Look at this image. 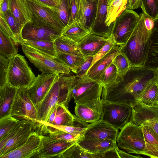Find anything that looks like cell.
Returning <instances> with one entry per match:
<instances>
[{
    "mask_svg": "<svg viewBox=\"0 0 158 158\" xmlns=\"http://www.w3.org/2000/svg\"><path fill=\"white\" fill-rule=\"evenodd\" d=\"M48 137L52 139L69 141H78L81 137L62 131L49 134Z\"/></svg>",
    "mask_w": 158,
    "mask_h": 158,
    "instance_id": "46",
    "label": "cell"
},
{
    "mask_svg": "<svg viewBox=\"0 0 158 158\" xmlns=\"http://www.w3.org/2000/svg\"><path fill=\"white\" fill-rule=\"evenodd\" d=\"M77 142L53 139L43 135L41 145L34 158H59L66 150Z\"/></svg>",
    "mask_w": 158,
    "mask_h": 158,
    "instance_id": "17",
    "label": "cell"
},
{
    "mask_svg": "<svg viewBox=\"0 0 158 158\" xmlns=\"http://www.w3.org/2000/svg\"><path fill=\"white\" fill-rule=\"evenodd\" d=\"M42 137V135L33 131L22 145L1 158H34L41 145Z\"/></svg>",
    "mask_w": 158,
    "mask_h": 158,
    "instance_id": "19",
    "label": "cell"
},
{
    "mask_svg": "<svg viewBox=\"0 0 158 158\" xmlns=\"http://www.w3.org/2000/svg\"><path fill=\"white\" fill-rule=\"evenodd\" d=\"M114 0H108L107 5H110Z\"/></svg>",
    "mask_w": 158,
    "mask_h": 158,
    "instance_id": "57",
    "label": "cell"
},
{
    "mask_svg": "<svg viewBox=\"0 0 158 158\" xmlns=\"http://www.w3.org/2000/svg\"><path fill=\"white\" fill-rule=\"evenodd\" d=\"M3 0H0V3H1Z\"/></svg>",
    "mask_w": 158,
    "mask_h": 158,
    "instance_id": "58",
    "label": "cell"
},
{
    "mask_svg": "<svg viewBox=\"0 0 158 158\" xmlns=\"http://www.w3.org/2000/svg\"><path fill=\"white\" fill-rule=\"evenodd\" d=\"M84 62L76 69L74 74L77 76L86 75L87 72L90 67L93 59V56H89L85 58Z\"/></svg>",
    "mask_w": 158,
    "mask_h": 158,
    "instance_id": "49",
    "label": "cell"
},
{
    "mask_svg": "<svg viewBox=\"0 0 158 158\" xmlns=\"http://www.w3.org/2000/svg\"><path fill=\"white\" fill-rule=\"evenodd\" d=\"M139 14L135 29L127 42L119 46L120 52L126 57L132 66H144L150 47V31L145 24L144 12L142 10Z\"/></svg>",
    "mask_w": 158,
    "mask_h": 158,
    "instance_id": "2",
    "label": "cell"
},
{
    "mask_svg": "<svg viewBox=\"0 0 158 158\" xmlns=\"http://www.w3.org/2000/svg\"><path fill=\"white\" fill-rule=\"evenodd\" d=\"M154 20L145 13V24L147 29L150 31L153 27Z\"/></svg>",
    "mask_w": 158,
    "mask_h": 158,
    "instance_id": "52",
    "label": "cell"
},
{
    "mask_svg": "<svg viewBox=\"0 0 158 158\" xmlns=\"http://www.w3.org/2000/svg\"><path fill=\"white\" fill-rule=\"evenodd\" d=\"M94 158V156L85 151L77 142L66 150L59 158Z\"/></svg>",
    "mask_w": 158,
    "mask_h": 158,
    "instance_id": "37",
    "label": "cell"
},
{
    "mask_svg": "<svg viewBox=\"0 0 158 158\" xmlns=\"http://www.w3.org/2000/svg\"><path fill=\"white\" fill-rule=\"evenodd\" d=\"M136 102L148 106L158 104V86L156 79L149 83L139 95Z\"/></svg>",
    "mask_w": 158,
    "mask_h": 158,
    "instance_id": "32",
    "label": "cell"
},
{
    "mask_svg": "<svg viewBox=\"0 0 158 158\" xmlns=\"http://www.w3.org/2000/svg\"><path fill=\"white\" fill-rule=\"evenodd\" d=\"M68 1L69 14V20L68 24H69L79 19L80 0Z\"/></svg>",
    "mask_w": 158,
    "mask_h": 158,
    "instance_id": "45",
    "label": "cell"
},
{
    "mask_svg": "<svg viewBox=\"0 0 158 158\" xmlns=\"http://www.w3.org/2000/svg\"><path fill=\"white\" fill-rule=\"evenodd\" d=\"M9 60L4 55L0 54V87L6 82V76Z\"/></svg>",
    "mask_w": 158,
    "mask_h": 158,
    "instance_id": "47",
    "label": "cell"
},
{
    "mask_svg": "<svg viewBox=\"0 0 158 158\" xmlns=\"http://www.w3.org/2000/svg\"><path fill=\"white\" fill-rule=\"evenodd\" d=\"M156 82L158 86V68L156 69Z\"/></svg>",
    "mask_w": 158,
    "mask_h": 158,
    "instance_id": "56",
    "label": "cell"
},
{
    "mask_svg": "<svg viewBox=\"0 0 158 158\" xmlns=\"http://www.w3.org/2000/svg\"><path fill=\"white\" fill-rule=\"evenodd\" d=\"M132 114L131 105L102 101L100 119L115 128L121 129L130 121Z\"/></svg>",
    "mask_w": 158,
    "mask_h": 158,
    "instance_id": "10",
    "label": "cell"
},
{
    "mask_svg": "<svg viewBox=\"0 0 158 158\" xmlns=\"http://www.w3.org/2000/svg\"><path fill=\"white\" fill-rule=\"evenodd\" d=\"M6 82L19 88H27L33 83L36 77L24 57L17 54L9 59Z\"/></svg>",
    "mask_w": 158,
    "mask_h": 158,
    "instance_id": "6",
    "label": "cell"
},
{
    "mask_svg": "<svg viewBox=\"0 0 158 158\" xmlns=\"http://www.w3.org/2000/svg\"><path fill=\"white\" fill-rule=\"evenodd\" d=\"M95 0H80L79 19L91 29L95 16Z\"/></svg>",
    "mask_w": 158,
    "mask_h": 158,
    "instance_id": "33",
    "label": "cell"
},
{
    "mask_svg": "<svg viewBox=\"0 0 158 158\" xmlns=\"http://www.w3.org/2000/svg\"><path fill=\"white\" fill-rule=\"evenodd\" d=\"M0 53L8 59L18 54L17 44L0 31Z\"/></svg>",
    "mask_w": 158,
    "mask_h": 158,
    "instance_id": "36",
    "label": "cell"
},
{
    "mask_svg": "<svg viewBox=\"0 0 158 158\" xmlns=\"http://www.w3.org/2000/svg\"><path fill=\"white\" fill-rule=\"evenodd\" d=\"M21 44L29 46L53 59L56 56L53 41L24 40Z\"/></svg>",
    "mask_w": 158,
    "mask_h": 158,
    "instance_id": "34",
    "label": "cell"
},
{
    "mask_svg": "<svg viewBox=\"0 0 158 158\" xmlns=\"http://www.w3.org/2000/svg\"><path fill=\"white\" fill-rule=\"evenodd\" d=\"M69 73L59 74L42 101L36 107L38 120L37 127L47 121L57 104L64 103L68 107V103L71 99L69 85Z\"/></svg>",
    "mask_w": 158,
    "mask_h": 158,
    "instance_id": "3",
    "label": "cell"
},
{
    "mask_svg": "<svg viewBox=\"0 0 158 158\" xmlns=\"http://www.w3.org/2000/svg\"><path fill=\"white\" fill-rule=\"evenodd\" d=\"M20 121L10 115L0 118V139L11 131Z\"/></svg>",
    "mask_w": 158,
    "mask_h": 158,
    "instance_id": "39",
    "label": "cell"
},
{
    "mask_svg": "<svg viewBox=\"0 0 158 158\" xmlns=\"http://www.w3.org/2000/svg\"><path fill=\"white\" fill-rule=\"evenodd\" d=\"M127 0H114L107 6V12L105 21L106 26L112 33L113 23L116 18L126 9Z\"/></svg>",
    "mask_w": 158,
    "mask_h": 158,
    "instance_id": "31",
    "label": "cell"
},
{
    "mask_svg": "<svg viewBox=\"0 0 158 158\" xmlns=\"http://www.w3.org/2000/svg\"><path fill=\"white\" fill-rule=\"evenodd\" d=\"M57 11L64 26L68 24L69 20V14L68 0H59Z\"/></svg>",
    "mask_w": 158,
    "mask_h": 158,
    "instance_id": "43",
    "label": "cell"
},
{
    "mask_svg": "<svg viewBox=\"0 0 158 158\" xmlns=\"http://www.w3.org/2000/svg\"><path fill=\"white\" fill-rule=\"evenodd\" d=\"M116 45L112 35L108 38L104 45L98 53L93 56L90 67L97 60L107 54Z\"/></svg>",
    "mask_w": 158,
    "mask_h": 158,
    "instance_id": "44",
    "label": "cell"
},
{
    "mask_svg": "<svg viewBox=\"0 0 158 158\" xmlns=\"http://www.w3.org/2000/svg\"><path fill=\"white\" fill-rule=\"evenodd\" d=\"M143 132L146 144L145 155L151 158H158V136L151 127L140 126Z\"/></svg>",
    "mask_w": 158,
    "mask_h": 158,
    "instance_id": "29",
    "label": "cell"
},
{
    "mask_svg": "<svg viewBox=\"0 0 158 158\" xmlns=\"http://www.w3.org/2000/svg\"><path fill=\"white\" fill-rule=\"evenodd\" d=\"M120 52L119 46L116 44L107 54L96 61L89 68L86 75L93 80L99 81L101 74Z\"/></svg>",
    "mask_w": 158,
    "mask_h": 158,
    "instance_id": "22",
    "label": "cell"
},
{
    "mask_svg": "<svg viewBox=\"0 0 158 158\" xmlns=\"http://www.w3.org/2000/svg\"><path fill=\"white\" fill-rule=\"evenodd\" d=\"M54 59L68 67L73 73L85 60L83 56L67 53H56Z\"/></svg>",
    "mask_w": 158,
    "mask_h": 158,
    "instance_id": "35",
    "label": "cell"
},
{
    "mask_svg": "<svg viewBox=\"0 0 158 158\" xmlns=\"http://www.w3.org/2000/svg\"><path fill=\"white\" fill-rule=\"evenodd\" d=\"M36 127L32 121H20L11 131L0 139V158L22 145Z\"/></svg>",
    "mask_w": 158,
    "mask_h": 158,
    "instance_id": "7",
    "label": "cell"
},
{
    "mask_svg": "<svg viewBox=\"0 0 158 158\" xmlns=\"http://www.w3.org/2000/svg\"><path fill=\"white\" fill-rule=\"evenodd\" d=\"M32 19L60 32L65 27L57 13V7L48 6L38 0H27Z\"/></svg>",
    "mask_w": 158,
    "mask_h": 158,
    "instance_id": "11",
    "label": "cell"
},
{
    "mask_svg": "<svg viewBox=\"0 0 158 158\" xmlns=\"http://www.w3.org/2000/svg\"><path fill=\"white\" fill-rule=\"evenodd\" d=\"M113 63L117 70L118 75L125 74L132 67L126 57L120 52L114 59Z\"/></svg>",
    "mask_w": 158,
    "mask_h": 158,
    "instance_id": "40",
    "label": "cell"
},
{
    "mask_svg": "<svg viewBox=\"0 0 158 158\" xmlns=\"http://www.w3.org/2000/svg\"><path fill=\"white\" fill-rule=\"evenodd\" d=\"M21 45L26 56L43 73L68 74L71 72L68 67L54 59L29 46Z\"/></svg>",
    "mask_w": 158,
    "mask_h": 158,
    "instance_id": "9",
    "label": "cell"
},
{
    "mask_svg": "<svg viewBox=\"0 0 158 158\" xmlns=\"http://www.w3.org/2000/svg\"><path fill=\"white\" fill-rule=\"evenodd\" d=\"M64 103L57 104L52 112L47 121L38 127L42 131L45 129L54 126H73L74 115L68 109Z\"/></svg>",
    "mask_w": 158,
    "mask_h": 158,
    "instance_id": "20",
    "label": "cell"
},
{
    "mask_svg": "<svg viewBox=\"0 0 158 158\" xmlns=\"http://www.w3.org/2000/svg\"><path fill=\"white\" fill-rule=\"evenodd\" d=\"M140 18L132 10L125 9L114 22L111 35L115 44L124 45L136 28Z\"/></svg>",
    "mask_w": 158,
    "mask_h": 158,
    "instance_id": "8",
    "label": "cell"
},
{
    "mask_svg": "<svg viewBox=\"0 0 158 158\" xmlns=\"http://www.w3.org/2000/svg\"><path fill=\"white\" fill-rule=\"evenodd\" d=\"M0 31L10 38L16 44L17 42L13 32L5 18L4 14L0 12Z\"/></svg>",
    "mask_w": 158,
    "mask_h": 158,
    "instance_id": "48",
    "label": "cell"
},
{
    "mask_svg": "<svg viewBox=\"0 0 158 158\" xmlns=\"http://www.w3.org/2000/svg\"><path fill=\"white\" fill-rule=\"evenodd\" d=\"M91 32L90 29L77 19L65 26L61 32V35L68 37L78 43Z\"/></svg>",
    "mask_w": 158,
    "mask_h": 158,
    "instance_id": "28",
    "label": "cell"
},
{
    "mask_svg": "<svg viewBox=\"0 0 158 158\" xmlns=\"http://www.w3.org/2000/svg\"><path fill=\"white\" fill-rule=\"evenodd\" d=\"M107 2L108 0H95V16L91 26V33L106 38H109L111 35L105 23Z\"/></svg>",
    "mask_w": 158,
    "mask_h": 158,
    "instance_id": "21",
    "label": "cell"
},
{
    "mask_svg": "<svg viewBox=\"0 0 158 158\" xmlns=\"http://www.w3.org/2000/svg\"><path fill=\"white\" fill-rule=\"evenodd\" d=\"M108 38L91 33L87 35L78 43L83 56L85 58L94 56L104 45Z\"/></svg>",
    "mask_w": 158,
    "mask_h": 158,
    "instance_id": "23",
    "label": "cell"
},
{
    "mask_svg": "<svg viewBox=\"0 0 158 158\" xmlns=\"http://www.w3.org/2000/svg\"><path fill=\"white\" fill-rule=\"evenodd\" d=\"M71 72L69 80L70 97L75 103L101 97L103 86L99 81L86 75L77 76Z\"/></svg>",
    "mask_w": 158,
    "mask_h": 158,
    "instance_id": "4",
    "label": "cell"
},
{
    "mask_svg": "<svg viewBox=\"0 0 158 158\" xmlns=\"http://www.w3.org/2000/svg\"><path fill=\"white\" fill-rule=\"evenodd\" d=\"M117 76V68L112 62L101 74L99 81L103 87L114 82Z\"/></svg>",
    "mask_w": 158,
    "mask_h": 158,
    "instance_id": "41",
    "label": "cell"
},
{
    "mask_svg": "<svg viewBox=\"0 0 158 158\" xmlns=\"http://www.w3.org/2000/svg\"><path fill=\"white\" fill-rule=\"evenodd\" d=\"M156 79V70L145 66H133L125 74L103 87L102 101L131 106L150 82Z\"/></svg>",
    "mask_w": 158,
    "mask_h": 158,
    "instance_id": "1",
    "label": "cell"
},
{
    "mask_svg": "<svg viewBox=\"0 0 158 158\" xmlns=\"http://www.w3.org/2000/svg\"><path fill=\"white\" fill-rule=\"evenodd\" d=\"M150 40V47L144 66L156 70L158 68V17L154 20Z\"/></svg>",
    "mask_w": 158,
    "mask_h": 158,
    "instance_id": "27",
    "label": "cell"
},
{
    "mask_svg": "<svg viewBox=\"0 0 158 158\" xmlns=\"http://www.w3.org/2000/svg\"><path fill=\"white\" fill-rule=\"evenodd\" d=\"M54 43L56 53L70 54L83 56L78 43L68 37L60 35L54 40Z\"/></svg>",
    "mask_w": 158,
    "mask_h": 158,
    "instance_id": "30",
    "label": "cell"
},
{
    "mask_svg": "<svg viewBox=\"0 0 158 158\" xmlns=\"http://www.w3.org/2000/svg\"><path fill=\"white\" fill-rule=\"evenodd\" d=\"M10 10L23 28L32 22V15L27 0H9Z\"/></svg>",
    "mask_w": 158,
    "mask_h": 158,
    "instance_id": "26",
    "label": "cell"
},
{
    "mask_svg": "<svg viewBox=\"0 0 158 158\" xmlns=\"http://www.w3.org/2000/svg\"><path fill=\"white\" fill-rule=\"evenodd\" d=\"M19 89L7 82L0 87V119L10 114Z\"/></svg>",
    "mask_w": 158,
    "mask_h": 158,
    "instance_id": "24",
    "label": "cell"
},
{
    "mask_svg": "<svg viewBox=\"0 0 158 158\" xmlns=\"http://www.w3.org/2000/svg\"><path fill=\"white\" fill-rule=\"evenodd\" d=\"M61 33L32 19V22L27 23L23 28L21 35L25 40L54 41Z\"/></svg>",
    "mask_w": 158,
    "mask_h": 158,
    "instance_id": "13",
    "label": "cell"
},
{
    "mask_svg": "<svg viewBox=\"0 0 158 158\" xmlns=\"http://www.w3.org/2000/svg\"><path fill=\"white\" fill-rule=\"evenodd\" d=\"M0 12L4 14L10 10V3L9 0H3L0 3Z\"/></svg>",
    "mask_w": 158,
    "mask_h": 158,
    "instance_id": "54",
    "label": "cell"
},
{
    "mask_svg": "<svg viewBox=\"0 0 158 158\" xmlns=\"http://www.w3.org/2000/svg\"><path fill=\"white\" fill-rule=\"evenodd\" d=\"M102 101L101 98L76 103L75 115L88 123H93L101 119Z\"/></svg>",
    "mask_w": 158,
    "mask_h": 158,
    "instance_id": "16",
    "label": "cell"
},
{
    "mask_svg": "<svg viewBox=\"0 0 158 158\" xmlns=\"http://www.w3.org/2000/svg\"><path fill=\"white\" fill-rule=\"evenodd\" d=\"M141 8L144 13L155 20L158 17V0H142Z\"/></svg>",
    "mask_w": 158,
    "mask_h": 158,
    "instance_id": "42",
    "label": "cell"
},
{
    "mask_svg": "<svg viewBox=\"0 0 158 158\" xmlns=\"http://www.w3.org/2000/svg\"><path fill=\"white\" fill-rule=\"evenodd\" d=\"M142 6V0H127L126 9L134 10L139 7L141 8Z\"/></svg>",
    "mask_w": 158,
    "mask_h": 158,
    "instance_id": "51",
    "label": "cell"
},
{
    "mask_svg": "<svg viewBox=\"0 0 158 158\" xmlns=\"http://www.w3.org/2000/svg\"><path fill=\"white\" fill-rule=\"evenodd\" d=\"M89 0L91 2H94L95 0Z\"/></svg>",
    "mask_w": 158,
    "mask_h": 158,
    "instance_id": "59",
    "label": "cell"
},
{
    "mask_svg": "<svg viewBox=\"0 0 158 158\" xmlns=\"http://www.w3.org/2000/svg\"><path fill=\"white\" fill-rule=\"evenodd\" d=\"M118 146L102 153V158H120L117 151Z\"/></svg>",
    "mask_w": 158,
    "mask_h": 158,
    "instance_id": "50",
    "label": "cell"
},
{
    "mask_svg": "<svg viewBox=\"0 0 158 158\" xmlns=\"http://www.w3.org/2000/svg\"><path fill=\"white\" fill-rule=\"evenodd\" d=\"M131 106L130 121L139 126L146 124L152 127L158 126V104L148 106L136 102Z\"/></svg>",
    "mask_w": 158,
    "mask_h": 158,
    "instance_id": "14",
    "label": "cell"
},
{
    "mask_svg": "<svg viewBox=\"0 0 158 158\" xmlns=\"http://www.w3.org/2000/svg\"><path fill=\"white\" fill-rule=\"evenodd\" d=\"M116 142L118 148L129 153L145 155L146 144L142 127L131 121L121 129Z\"/></svg>",
    "mask_w": 158,
    "mask_h": 158,
    "instance_id": "5",
    "label": "cell"
},
{
    "mask_svg": "<svg viewBox=\"0 0 158 158\" xmlns=\"http://www.w3.org/2000/svg\"><path fill=\"white\" fill-rule=\"evenodd\" d=\"M59 74L42 73L38 74L31 85L26 88L28 95L35 107L42 101Z\"/></svg>",
    "mask_w": 158,
    "mask_h": 158,
    "instance_id": "15",
    "label": "cell"
},
{
    "mask_svg": "<svg viewBox=\"0 0 158 158\" xmlns=\"http://www.w3.org/2000/svg\"><path fill=\"white\" fill-rule=\"evenodd\" d=\"M77 143L85 151L91 154H98L117 146L116 141L81 137Z\"/></svg>",
    "mask_w": 158,
    "mask_h": 158,
    "instance_id": "25",
    "label": "cell"
},
{
    "mask_svg": "<svg viewBox=\"0 0 158 158\" xmlns=\"http://www.w3.org/2000/svg\"><path fill=\"white\" fill-rule=\"evenodd\" d=\"M49 6L57 7L59 0H38Z\"/></svg>",
    "mask_w": 158,
    "mask_h": 158,
    "instance_id": "55",
    "label": "cell"
},
{
    "mask_svg": "<svg viewBox=\"0 0 158 158\" xmlns=\"http://www.w3.org/2000/svg\"><path fill=\"white\" fill-rule=\"evenodd\" d=\"M118 130L101 119L90 123L82 137L116 141Z\"/></svg>",
    "mask_w": 158,
    "mask_h": 158,
    "instance_id": "18",
    "label": "cell"
},
{
    "mask_svg": "<svg viewBox=\"0 0 158 158\" xmlns=\"http://www.w3.org/2000/svg\"><path fill=\"white\" fill-rule=\"evenodd\" d=\"M120 158H139L143 157L139 155L136 156L131 155L125 152L120 150L118 147L117 148Z\"/></svg>",
    "mask_w": 158,
    "mask_h": 158,
    "instance_id": "53",
    "label": "cell"
},
{
    "mask_svg": "<svg viewBox=\"0 0 158 158\" xmlns=\"http://www.w3.org/2000/svg\"><path fill=\"white\" fill-rule=\"evenodd\" d=\"M4 15L13 32L17 44H21L24 41L21 35L23 28L13 15L10 10H8L4 14Z\"/></svg>",
    "mask_w": 158,
    "mask_h": 158,
    "instance_id": "38",
    "label": "cell"
},
{
    "mask_svg": "<svg viewBox=\"0 0 158 158\" xmlns=\"http://www.w3.org/2000/svg\"><path fill=\"white\" fill-rule=\"evenodd\" d=\"M10 115L19 120L32 121L37 127L38 120L36 107L31 100L26 88L19 89Z\"/></svg>",
    "mask_w": 158,
    "mask_h": 158,
    "instance_id": "12",
    "label": "cell"
}]
</instances>
